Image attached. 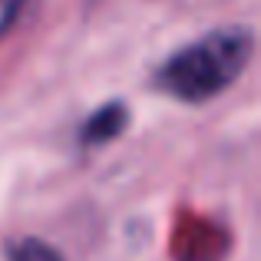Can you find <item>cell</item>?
<instances>
[{
	"label": "cell",
	"instance_id": "cell-1",
	"mask_svg": "<svg viewBox=\"0 0 261 261\" xmlns=\"http://www.w3.org/2000/svg\"><path fill=\"white\" fill-rule=\"evenodd\" d=\"M255 37L248 27H222L185 43L155 70L152 86L178 102H208L222 96L251 63Z\"/></svg>",
	"mask_w": 261,
	"mask_h": 261
},
{
	"label": "cell",
	"instance_id": "cell-2",
	"mask_svg": "<svg viewBox=\"0 0 261 261\" xmlns=\"http://www.w3.org/2000/svg\"><path fill=\"white\" fill-rule=\"evenodd\" d=\"M126 126H129V109L122 102H106L83 122L80 139H83V146H102V142L119 139Z\"/></svg>",
	"mask_w": 261,
	"mask_h": 261
},
{
	"label": "cell",
	"instance_id": "cell-3",
	"mask_svg": "<svg viewBox=\"0 0 261 261\" xmlns=\"http://www.w3.org/2000/svg\"><path fill=\"white\" fill-rule=\"evenodd\" d=\"M7 258L10 261H63V255L53 245H46L43 238H20V242H13Z\"/></svg>",
	"mask_w": 261,
	"mask_h": 261
},
{
	"label": "cell",
	"instance_id": "cell-4",
	"mask_svg": "<svg viewBox=\"0 0 261 261\" xmlns=\"http://www.w3.org/2000/svg\"><path fill=\"white\" fill-rule=\"evenodd\" d=\"M23 4L27 0H0V37H7V30L17 23V17L23 13Z\"/></svg>",
	"mask_w": 261,
	"mask_h": 261
},
{
	"label": "cell",
	"instance_id": "cell-5",
	"mask_svg": "<svg viewBox=\"0 0 261 261\" xmlns=\"http://www.w3.org/2000/svg\"><path fill=\"white\" fill-rule=\"evenodd\" d=\"M182 261H222V248H218V251H208L202 245V248H195L189 258H182Z\"/></svg>",
	"mask_w": 261,
	"mask_h": 261
}]
</instances>
